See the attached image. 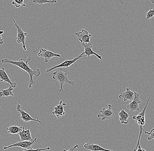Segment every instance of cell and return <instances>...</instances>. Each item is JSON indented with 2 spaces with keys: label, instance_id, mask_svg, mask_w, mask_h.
<instances>
[{
  "label": "cell",
  "instance_id": "obj_16",
  "mask_svg": "<svg viewBox=\"0 0 154 151\" xmlns=\"http://www.w3.org/2000/svg\"><path fill=\"white\" fill-rule=\"evenodd\" d=\"M0 80L2 82H4L8 83L10 84V85L12 86L14 88H15L16 86V83H13L11 82L10 79L7 74L5 70L4 67L2 69L0 68Z\"/></svg>",
  "mask_w": 154,
  "mask_h": 151
},
{
  "label": "cell",
  "instance_id": "obj_7",
  "mask_svg": "<svg viewBox=\"0 0 154 151\" xmlns=\"http://www.w3.org/2000/svg\"><path fill=\"white\" fill-rule=\"evenodd\" d=\"M140 103L141 101H140L139 98V94L134 92V99L131 101V102L127 106V109L129 110V113L137 111L140 112L138 107V104Z\"/></svg>",
  "mask_w": 154,
  "mask_h": 151
},
{
  "label": "cell",
  "instance_id": "obj_22",
  "mask_svg": "<svg viewBox=\"0 0 154 151\" xmlns=\"http://www.w3.org/2000/svg\"><path fill=\"white\" fill-rule=\"evenodd\" d=\"M12 5H14L16 8H19L20 6H26V5L24 3V0H13Z\"/></svg>",
  "mask_w": 154,
  "mask_h": 151
},
{
  "label": "cell",
  "instance_id": "obj_10",
  "mask_svg": "<svg viewBox=\"0 0 154 151\" xmlns=\"http://www.w3.org/2000/svg\"><path fill=\"white\" fill-rule=\"evenodd\" d=\"M37 138H35L33 141H21L14 143L13 145H10L8 146L4 147V149H7L12 147H20L25 149H30L32 148V146L34 143L36 141Z\"/></svg>",
  "mask_w": 154,
  "mask_h": 151
},
{
  "label": "cell",
  "instance_id": "obj_27",
  "mask_svg": "<svg viewBox=\"0 0 154 151\" xmlns=\"http://www.w3.org/2000/svg\"><path fill=\"white\" fill-rule=\"evenodd\" d=\"M136 151H146V150H145L144 149H142L141 146H140V145L138 147H137V149Z\"/></svg>",
  "mask_w": 154,
  "mask_h": 151
},
{
  "label": "cell",
  "instance_id": "obj_4",
  "mask_svg": "<svg viewBox=\"0 0 154 151\" xmlns=\"http://www.w3.org/2000/svg\"><path fill=\"white\" fill-rule=\"evenodd\" d=\"M84 53H82L79 56L75 58L71 59L69 60H66V61L63 62L62 63H60V64H59L57 66H54L51 68H48L46 70V72H50L53 70H54L55 69H57L59 68H63V67H65V68H68L71 65L73 64H75L76 66H77V64L76 63V62L78 60V59H80L81 58L87 56L85 55H84Z\"/></svg>",
  "mask_w": 154,
  "mask_h": 151
},
{
  "label": "cell",
  "instance_id": "obj_13",
  "mask_svg": "<svg viewBox=\"0 0 154 151\" xmlns=\"http://www.w3.org/2000/svg\"><path fill=\"white\" fill-rule=\"evenodd\" d=\"M118 97L120 99L123 100L124 101H131L134 99V92L130 90V88H127L126 91L122 93L120 89V95Z\"/></svg>",
  "mask_w": 154,
  "mask_h": 151
},
{
  "label": "cell",
  "instance_id": "obj_17",
  "mask_svg": "<svg viewBox=\"0 0 154 151\" xmlns=\"http://www.w3.org/2000/svg\"><path fill=\"white\" fill-rule=\"evenodd\" d=\"M18 134L20 137V141H33L30 131V127L28 126V129L26 130H25V128L23 127V130L18 133Z\"/></svg>",
  "mask_w": 154,
  "mask_h": 151
},
{
  "label": "cell",
  "instance_id": "obj_5",
  "mask_svg": "<svg viewBox=\"0 0 154 151\" xmlns=\"http://www.w3.org/2000/svg\"><path fill=\"white\" fill-rule=\"evenodd\" d=\"M16 28L17 29V42L19 44L22 43L23 44V48L24 50L26 51L27 49L26 46V40L27 33L24 32L22 28L17 24L15 20H13Z\"/></svg>",
  "mask_w": 154,
  "mask_h": 151
},
{
  "label": "cell",
  "instance_id": "obj_19",
  "mask_svg": "<svg viewBox=\"0 0 154 151\" xmlns=\"http://www.w3.org/2000/svg\"><path fill=\"white\" fill-rule=\"evenodd\" d=\"M14 87L12 86H10L7 89H2L0 91V97H8L9 96H14L13 93Z\"/></svg>",
  "mask_w": 154,
  "mask_h": 151
},
{
  "label": "cell",
  "instance_id": "obj_28",
  "mask_svg": "<svg viewBox=\"0 0 154 151\" xmlns=\"http://www.w3.org/2000/svg\"><path fill=\"white\" fill-rule=\"evenodd\" d=\"M4 40L2 38V35L0 34V45H2L4 43Z\"/></svg>",
  "mask_w": 154,
  "mask_h": 151
},
{
  "label": "cell",
  "instance_id": "obj_29",
  "mask_svg": "<svg viewBox=\"0 0 154 151\" xmlns=\"http://www.w3.org/2000/svg\"><path fill=\"white\" fill-rule=\"evenodd\" d=\"M4 31L3 30L0 31V34L2 35L4 33Z\"/></svg>",
  "mask_w": 154,
  "mask_h": 151
},
{
  "label": "cell",
  "instance_id": "obj_11",
  "mask_svg": "<svg viewBox=\"0 0 154 151\" xmlns=\"http://www.w3.org/2000/svg\"><path fill=\"white\" fill-rule=\"evenodd\" d=\"M75 34L76 35H78V39L82 44L90 43V39L92 37V35L89 33L84 29H82L81 32H76Z\"/></svg>",
  "mask_w": 154,
  "mask_h": 151
},
{
  "label": "cell",
  "instance_id": "obj_31",
  "mask_svg": "<svg viewBox=\"0 0 154 151\" xmlns=\"http://www.w3.org/2000/svg\"><path fill=\"white\" fill-rule=\"evenodd\" d=\"M120 4H123V3L122 0H120Z\"/></svg>",
  "mask_w": 154,
  "mask_h": 151
},
{
  "label": "cell",
  "instance_id": "obj_21",
  "mask_svg": "<svg viewBox=\"0 0 154 151\" xmlns=\"http://www.w3.org/2000/svg\"><path fill=\"white\" fill-rule=\"evenodd\" d=\"M57 2L56 0H52V1H48V0H33L34 3L37 4L39 6L46 3H56Z\"/></svg>",
  "mask_w": 154,
  "mask_h": 151
},
{
  "label": "cell",
  "instance_id": "obj_20",
  "mask_svg": "<svg viewBox=\"0 0 154 151\" xmlns=\"http://www.w3.org/2000/svg\"><path fill=\"white\" fill-rule=\"evenodd\" d=\"M23 127L18 126L17 125H15L7 128V130L8 131V133L15 134H18V133L23 131Z\"/></svg>",
  "mask_w": 154,
  "mask_h": 151
},
{
  "label": "cell",
  "instance_id": "obj_2",
  "mask_svg": "<svg viewBox=\"0 0 154 151\" xmlns=\"http://www.w3.org/2000/svg\"><path fill=\"white\" fill-rule=\"evenodd\" d=\"M57 71H55L53 73L52 78L54 80H57L60 84V88L58 90L59 92H62L63 91V84L64 83H67L70 85L74 86V83L75 82V81H72L69 80L67 77V74L65 73L64 70L61 68H59Z\"/></svg>",
  "mask_w": 154,
  "mask_h": 151
},
{
  "label": "cell",
  "instance_id": "obj_25",
  "mask_svg": "<svg viewBox=\"0 0 154 151\" xmlns=\"http://www.w3.org/2000/svg\"><path fill=\"white\" fill-rule=\"evenodd\" d=\"M154 16V8L153 9H151L147 12L146 14V20H149V19H152Z\"/></svg>",
  "mask_w": 154,
  "mask_h": 151
},
{
  "label": "cell",
  "instance_id": "obj_18",
  "mask_svg": "<svg viewBox=\"0 0 154 151\" xmlns=\"http://www.w3.org/2000/svg\"><path fill=\"white\" fill-rule=\"evenodd\" d=\"M120 108L121 110L119 113V117H120L119 119L121 124L126 125L129 122L128 118L130 116V113L126 112L124 108L122 109L120 107Z\"/></svg>",
  "mask_w": 154,
  "mask_h": 151
},
{
  "label": "cell",
  "instance_id": "obj_3",
  "mask_svg": "<svg viewBox=\"0 0 154 151\" xmlns=\"http://www.w3.org/2000/svg\"><path fill=\"white\" fill-rule=\"evenodd\" d=\"M150 99V97H149V98H148V100H147L146 105H145V107H144L143 110L140 112V113H138L137 115H134V116H133L132 117L133 119H134V120L135 122L137 123L138 125H139L140 129V132L139 136V137H138V141H137V144L136 147L135 149L133 151H136L137 150V147H138V146L140 145V140L141 134L143 132V131H145L144 129L143 128V126L144 125V124H145V111H146V108H147V106H148V103H149V102Z\"/></svg>",
  "mask_w": 154,
  "mask_h": 151
},
{
  "label": "cell",
  "instance_id": "obj_32",
  "mask_svg": "<svg viewBox=\"0 0 154 151\" xmlns=\"http://www.w3.org/2000/svg\"><path fill=\"white\" fill-rule=\"evenodd\" d=\"M0 108H1V107H0Z\"/></svg>",
  "mask_w": 154,
  "mask_h": 151
},
{
  "label": "cell",
  "instance_id": "obj_6",
  "mask_svg": "<svg viewBox=\"0 0 154 151\" xmlns=\"http://www.w3.org/2000/svg\"><path fill=\"white\" fill-rule=\"evenodd\" d=\"M108 108H103L100 110V113L97 115V117L100 118L102 120H111L115 115V113L112 110V106L110 104H108Z\"/></svg>",
  "mask_w": 154,
  "mask_h": 151
},
{
  "label": "cell",
  "instance_id": "obj_9",
  "mask_svg": "<svg viewBox=\"0 0 154 151\" xmlns=\"http://www.w3.org/2000/svg\"><path fill=\"white\" fill-rule=\"evenodd\" d=\"M16 109H17V111L18 112L21 113L20 118L25 122H30V121H33L38 122L39 123H41V121L39 119H34L28 113L26 112L25 110L22 108V106H21V104H18L17 105Z\"/></svg>",
  "mask_w": 154,
  "mask_h": 151
},
{
  "label": "cell",
  "instance_id": "obj_8",
  "mask_svg": "<svg viewBox=\"0 0 154 151\" xmlns=\"http://www.w3.org/2000/svg\"><path fill=\"white\" fill-rule=\"evenodd\" d=\"M38 56L40 57L44 58V62H49L53 57H56L57 58L61 57V56L59 54L53 53L52 52L43 49V48H41L40 49V51L38 53Z\"/></svg>",
  "mask_w": 154,
  "mask_h": 151
},
{
  "label": "cell",
  "instance_id": "obj_23",
  "mask_svg": "<svg viewBox=\"0 0 154 151\" xmlns=\"http://www.w3.org/2000/svg\"><path fill=\"white\" fill-rule=\"evenodd\" d=\"M50 149H51V148H50V147H48L46 148H44V149H33L32 148H31V149H24L20 151H42Z\"/></svg>",
  "mask_w": 154,
  "mask_h": 151
},
{
  "label": "cell",
  "instance_id": "obj_26",
  "mask_svg": "<svg viewBox=\"0 0 154 151\" xmlns=\"http://www.w3.org/2000/svg\"><path fill=\"white\" fill-rule=\"evenodd\" d=\"M79 148L80 147L79 146V145H78V144H77V145L73 147V148H71V149H69V150H67L64 149L63 151H75L76 149H79Z\"/></svg>",
  "mask_w": 154,
  "mask_h": 151
},
{
  "label": "cell",
  "instance_id": "obj_12",
  "mask_svg": "<svg viewBox=\"0 0 154 151\" xmlns=\"http://www.w3.org/2000/svg\"><path fill=\"white\" fill-rule=\"evenodd\" d=\"M82 44L85 49V52L83 53L87 56L88 57V58L90 59V56L91 55H95L99 59H100V60H103V59L102 58L101 56L96 53L92 50V45L91 43H82Z\"/></svg>",
  "mask_w": 154,
  "mask_h": 151
},
{
  "label": "cell",
  "instance_id": "obj_14",
  "mask_svg": "<svg viewBox=\"0 0 154 151\" xmlns=\"http://www.w3.org/2000/svg\"><path fill=\"white\" fill-rule=\"evenodd\" d=\"M63 99L61 100L59 104L54 107V111L52 112L57 118H60L65 115V112L63 109V107L66 105V104L63 103Z\"/></svg>",
  "mask_w": 154,
  "mask_h": 151
},
{
  "label": "cell",
  "instance_id": "obj_24",
  "mask_svg": "<svg viewBox=\"0 0 154 151\" xmlns=\"http://www.w3.org/2000/svg\"><path fill=\"white\" fill-rule=\"evenodd\" d=\"M144 132L145 134H149V137H148V140H151L154 139V128L151 130L150 132L146 131H144Z\"/></svg>",
  "mask_w": 154,
  "mask_h": 151
},
{
  "label": "cell",
  "instance_id": "obj_15",
  "mask_svg": "<svg viewBox=\"0 0 154 151\" xmlns=\"http://www.w3.org/2000/svg\"><path fill=\"white\" fill-rule=\"evenodd\" d=\"M84 147L85 149L91 151H113L112 150L104 149L101 147L100 145H96L91 142L86 143L84 145Z\"/></svg>",
  "mask_w": 154,
  "mask_h": 151
},
{
  "label": "cell",
  "instance_id": "obj_30",
  "mask_svg": "<svg viewBox=\"0 0 154 151\" xmlns=\"http://www.w3.org/2000/svg\"><path fill=\"white\" fill-rule=\"evenodd\" d=\"M149 1H151L152 3L154 4V0H149Z\"/></svg>",
  "mask_w": 154,
  "mask_h": 151
},
{
  "label": "cell",
  "instance_id": "obj_1",
  "mask_svg": "<svg viewBox=\"0 0 154 151\" xmlns=\"http://www.w3.org/2000/svg\"><path fill=\"white\" fill-rule=\"evenodd\" d=\"M28 60L26 62H25L24 59L23 58L19 59L18 61H13V60H10L8 59H2V61L3 63L11 64L12 65H15L27 73L30 77L29 87V88H32L33 84L35 83V81L33 80L34 76H35L36 77H39L41 73L39 69H38L35 71H33L32 69H31L29 67Z\"/></svg>",
  "mask_w": 154,
  "mask_h": 151
}]
</instances>
